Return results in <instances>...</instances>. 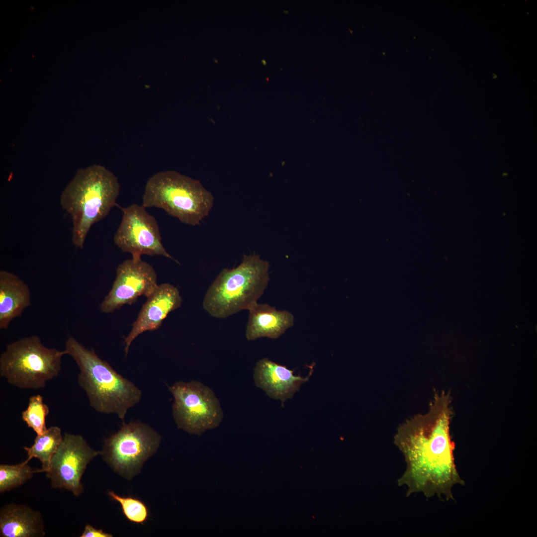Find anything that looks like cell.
<instances>
[{
    "instance_id": "cell-1",
    "label": "cell",
    "mask_w": 537,
    "mask_h": 537,
    "mask_svg": "<svg viewBox=\"0 0 537 537\" xmlns=\"http://www.w3.org/2000/svg\"><path fill=\"white\" fill-rule=\"evenodd\" d=\"M449 394L435 395L428 411L406 420L397 429L394 444L404 455L406 469L397 480L407 487L406 496L421 493L453 500L452 489L464 484L455 463V444L450 434Z\"/></svg>"
},
{
    "instance_id": "cell-2",
    "label": "cell",
    "mask_w": 537,
    "mask_h": 537,
    "mask_svg": "<svg viewBox=\"0 0 537 537\" xmlns=\"http://www.w3.org/2000/svg\"><path fill=\"white\" fill-rule=\"evenodd\" d=\"M120 189L117 177L104 166L93 165L77 171L60 197L62 208L72 219L76 247L83 248L91 226L118 205Z\"/></svg>"
},
{
    "instance_id": "cell-3",
    "label": "cell",
    "mask_w": 537,
    "mask_h": 537,
    "mask_svg": "<svg viewBox=\"0 0 537 537\" xmlns=\"http://www.w3.org/2000/svg\"><path fill=\"white\" fill-rule=\"evenodd\" d=\"M64 351L78 366V383L86 392L90 405L96 411L114 414L123 420L128 410L140 401L141 390L118 373L93 349L85 348L70 337L66 341Z\"/></svg>"
},
{
    "instance_id": "cell-4",
    "label": "cell",
    "mask_w": 537,
    "mask_h": 537,
    "mask_svg": "<svg viewBox=\"0 0 537 537\" xmlns=\"http://www.w3.org/2000/svg\"><path fill=\"white\" fill-rule=\"evenodd\" d=\"M269 264L256 254L244 255L236 268H224L204 296L202 307L212 317L224 319L258 302L268 281Z\"/></svg>"
},
{
    "instance_id": "cell-5",
    "label": "cell",
    "mask_w": 537,
    "mask_h": 537,
    "mask_svg": "<svg viewBox=\"0 0 537 537\" xmlns=\"http://www.w3.org/2000/svg\"><path fill=\"white\" fill-rule=\"evenodd\" d=\"M213 203V195L199 180L168 170L149 179L142 205L161 208L181 222L194 226L208 215Z\"/></svg>"
},
{
    "instance_id": "cell-6",
    "label": "cell",
    "mask_w": 537,
    "mask_h": 537,
    "mask_svg": "<svg viewBox=\"0 0 537 537\" xmlns=\"http://www.w3.org/2000/svg\"><path fill=\"white\" fill-rule=\"evenodd\" d=\"M64 350L45 347L37 336L8 344L0 357V374L20 389H39L59 374Z\"/></svg>"
},
{
    "instance_id": "cell-7",
    "label": "cell",
    "mask_w": 537,
    "mask_h": 537,
    "mask_svg": "<svg viewBox=\"0 0 537 537\" xmlns=\"http://www.w3.org/2000/svg\"><path fill=\"white\" fill-rule=\"evenodd\" d=\"M160 435L146 423H123L120 430L104 441L101 454L111 468L131 480L158 449Z\"/></svg>"
},
{
    "instance_id": "cell-8",
    "label": "cell",
    "mask_w": 537,
    "mask_h": 537,
    "mask_svg": "<svg viewBox=\"0 0 537 537\" xmlns=\"http://www.w3.org/2000/svg\"><path fill=\"white\" fill-rule=\"evenodd\" d=\"M169 389L174 397L173 415L179 428L200 435L222 421L223 412L218 399L201 382L178 381Z\"/></svg>"
},
{
    "instance_id": "cell-9",
    "label": "cell",
    "mask_w": 537,
    "mask_h": 537,
    "mask_svg": "<svg viewBox=\"0 0 537 537\" xmlns=\"http://www.w3.org/2000/svg\"><path fill=\"white\" fill-rule=\"evenodd\" d=\"M122 216L114 234V244L123 252L130 253L132 259H141V256H162L176 261L166 250L158 222L142 205L132 204L120 207Z\"/></svg>"
},
{
    "instance_id": "cell-10",
    "label": "cell",
    "mask_w": 537,
    "mask_h": 537,
    "mask_svg": "<svg viewBox=\"0 0 537 537\" xmlns=\"http://www.w3.org/2000/svg\"><path fill=\"white\" fill-rule=\"evenodd\" d=\"M101 453L92 449L81 436L65 433L46 474L52 487L80 495L83 491L81 479L87 464Z\"/></svg>"
},
{
    "instance_id": "cell-11",
    "label": "cell",
    "mask_w": 537,
    "mask_h": 537,
    "mask_svg": "<svg viewBox=\"0 0 537 537\" xmlns=\"http://www.w3.org/2000/svg\"><path fill=\"white\" fill-rule=\"evenodd\" d=\"M158 286L157 274L151 265L141 259L125 260L117 267L112 287L99 309L104 313H112L135 303L140 296L148 297Z\"/></svg>"
},
{
    "instance_id": "cell-12",
    "label": "cell",
    "mask_w": 537,
    "mask_h": 537,
    "mask_svg": "<svg viewBox=\"0 0 537 537\" xmlns=\"http://www.w3.org/2000/svg\"><path fill=\"white\" fill-rule=\"evenodd\" d=\"M182 298L179 290L173 285L164 283L158 285L147 300L132 324V329L125 338V352L127 355L133 341L140 334L161 327L168 314L179 308Z\"/></svg>"
},
{
    "instance_id": "cell-13",
    "label": "cell",
    "mask_w": 537,
    "mask_h": 537,
    "mask_svg": "<svg viewBox=\"0 0 537 537\" xmlns=\"http://www.w3.org/2000/svg\"><path fill=\"white\" fill-rule=\"evenodd\" d=\"M294 371L265 358L256 363L254 380L256 386L265 391L267 396L283 403L292 398L301 385L309 380L313 369L311 367L308 375L305 377L295 375Z\"/></svg>"
},
{
    "instance_id": "cell-14",
    "label": "cell",
    "mask_w": 537,
    "mask_h": 537,
    "mask_svg": "<svg viewBox=\"0 0 537 537\" xmlns=\"http://www.w3.org/2000/svg\"><path fill=\"white\" fill-rule=\"evenodd\" d=\"M245 336L248 341L261 338L276 339L294 324L293 315L267 303H256L249 310Z\"/></svg>"
},
{
    "instance_id": "cell-15",
    "label": "cell",
    "mask_w": 537,
    "mask_h": 537,
    "mask_svg": "<svg viewBox=\"0 0 537 537\" xmlns=\"http://www.w3.org/2000/svg\"><path fill=\"white\" fill-rule=\"evenodd\" d=\"M28 285L16 274L0 271V329L8 328L11 322L21 316L31 305Z\"/></svg>"
},
{
    "instance_id": "cell-16",
    "label": "cell",
    "mask_w": 537,
    "mask_h": 537,
    "mask_svg": "<svg viewBox=\"0 0 537 537\" xmlns=\"http://www.w3.org/2000/svg\"><path fill=\"white\" fill-rule=\"evenodd\" d=\"M0 533L2 537L43 536L44 533L41 515L23 505H7L0 511Z\"/></svg>"
},
{
    "instance_id": "cell-17",
    "label": "cell",
    "mask_w": 537,
    "mask_h": 537,
    "mask_svg": "<svg viewBox=\"0 0 537 537\" xmlns=\"http://www.w3.org/2000/svg\"><path fill=\"white\" fill-rule=\"evenodd\" d=\"M63 439L61 430L58 427L52 426L47 429L43 434L37 436L32 446L24 447L28 455L25 460L28 462L33 457L37 458L42 463L41 472H47Z\"/></svg>"
},
{
    "instance_id": "cell-18",
    "label": "cell",
    "mask_w": 537,
    "mask_h": 537,
    "mask_svg": "<svg viewBox=\"0 0 537 537\" xmlns=\"http://www.w3.org/2000/svg\"><path fill=\"white\" fill-rule=\"evenodd\" d=\"M26 460L15 465L0 464V492L9 491L17 487L30 479L33 473L41 472L40 469L34 470Z\"/></svg>"
},
{
    "instance_id": "cell-19",
    "label": "cell",
    "mask_w": 537,
    "mask_h": 537,
    "mask_svg": "<svg viewBox=\"0 0 537 537\" xmlns=\"http://www.w3.org/2000/svg\"><path fill=\"white\" fill-rule=\"evenodd\" d=\"M49 412V408L44 403L42 396L38 394L30 397L27 407L22 412L21 416L27 426L39 435L47 429L46 418Z\"/></svg>"
},
{
    "instance_id": "cell-20",
    "label": "cell",
    "mask_w": 537,
    "mask_h": 537,
    "mask_svg": "<svg viewBox=\"0 0 537 537\" xmlns=\"http://www.w3.org/2000/svg\"><path fill=\"white\" fill-rule=\"evenodd\" d=\"M108 494L111 499L119 503L123 515L131 523L144 524L148 520L149 509L141 500L132 496H121L112 491H108Z\"/></svg>"
},
{
    "instance_id": "cell-21",
    "label": "cell",
    "mask_w": 537,
    "mask_h": 537,
    "mask_svg": "<svg viewBox=\"0 0 537 537\" xmlns=\"http://www.w3.org/2000/svg\"><path fill=\"white\" fill-rule=\"evenodd\" d=\"M81 537H112V535L104 532L102 530H97L87 524L81 536Z\"/></svg>"
}]
</instances>
